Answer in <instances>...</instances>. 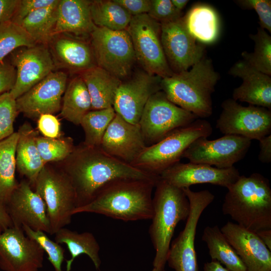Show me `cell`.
<instances>
[{"instance_id":"5bb4252c","label":"cell","mask_w":271,"mask_h":271,"mask_svg":"<svg viewBox=\"0 0 271 271\" xmlns=\"http://www.w3.org/2000/svg\"><path fill=\"white\" fill-rule=\"evenodd\" d=\"M161 24L162 45L174 73L188 70L204 56V46L188 32L183 17Z\"/></svg>"},{"instance_id":"f5cc1de1","label":"cell","mask_w":271,"mask_h":271,"mask_svg":"<svg viewBox=\"0 0 271 271\" xmlns=\"http://www.w3.org/2000/svg\"><path fill=\"white\" fill-rule=\"evenodd\" d=\"M171 2L174 6L180 11H182L189 3L188 0H171Z\"/></svg>"},{"instance_id":"f6af8a7d","label":"cell","mask_w":271,"mask_h":271,"mask_svg":"<svg viewBox=\"0 0 271 271\" xmlns=\"http://www.w3.org/2000/svg\"><path fill=\"white\" fill-rule=\"evenodd\" d=\"M16 76V69L11 63L0 62V94L13 88Z\"/></svg>"},{"instance_id":"e575fe53","label":"cell","mask_w":271,"mask_h":271,"mask_svg":"<svg viewBox=\"0 0 271 271\" xmlns=\"http://www.w3.org/2000/svg\"><path fill=\"white\" fill-rule=\"evenodd\" d=\"M115 114L112 106L87 112L80 124L85 133L83 144L88 147H100L105 132Z\"/></svg>"},{"instance_id":"681fc988","label":"cell","mask_w":271,"mask_h":271,"mask_svg":"<svg viewBox=\"0 0 271 271\" xmlns=\"http://www.w3.org/2000/svg\"><path fill=\"white\" fill-rule=\"evenodd\" d=\"M13 226V223L6 206L0 202V233Z\"/></svg>"},{"instance_id":"7bdbcfd3","label":"cell","mask_w":271,"mask_h":271,"mask_svg":"<svg viewBox=\"0 0 271 271\" xmlns=\"http://www.w3.org/2000/svg\"><path fill=\"white\" fill-rule=\"evenodd\" d=\"M58 0H19L11 20L19 25L29 14L43 8L51 6Z\"/></svg>"},{"instance_id":"f1b7e54d","label":"cell","mask_w":271,"mask_h":271,"mask_svg":"<svg viewBox=\"0 0 271 271\" xmlns=\"http://www.w3.org/2000/svg\"><path fill=\"white\" fill-rule=\"evenodd\" d=\"M183 18L188 32L197 41L210 44L217 40L219 32V19L211 7L195 6Z\"/></svg>"},{"instance_id":"8d00e7d4","label":"cell","mask_w":271,"mask_h":271,"mask_svg":"<svg viewBox=\"0 0 271 271\" xmlns=\"http://www.w3.org/2000/svg\"><path fill=\"white\" fill-rule=\"evenodd\" d=\"M37 43L20 25L11 21L0 24V62L18 48Z\"/></svg>"},{"instance_id":"f35d334b","label":"cell","mask_w":271,"mask_h":271,"mask_svg":"<svg viewBox=\"0 0 271 271\" xmlns=\"http://www.w3.org/2000/svg\"><path fill=\"white\" fill-rule=\"evenodd\" d=\"M22 228L26 235L35 241L47 253L54 271H62L61 265L65 250L60 244L50 239L44 231L33 230L26 225H23Z\"/></svg>"},{"instance_id":"8fae6325","label":"cell","mask_w":271,"mask_h":271,"mask_svg":"<svg viewBox=\"0 0 271 271\" xmlns=\"http://www.w3.org/2000/svg\"><path fill=\"white\" fill-rule=\"evenodd\" d=\"M190 210L183 230L171 243L167 262L175 271H198L195 238L199 219L203 211L213 201L214 195L208 190L183 189Z\"/></svg>"},{"instance_id":"7c38bea8","label":"cell","mask_w":271,"mask_h":271,"mask_svg":"<svg viewBox=\"0 0 271 271\" xmlns=\"http://www.w3.org/2000/svg\"><path fill=\"white\" fill-rule=\"evenodd\" d=\"M216 127L224 134H234L259 141L271 132V110L249 105L243 106L232 98L221 104Z\"/></svg>"},{"instance_id":"5b68a950","label":"cell","mask_w":271,"mask_h":271,"mask_svg":"<svg viewBox=\"0 0 271 271\" xmlns=\"http://www.w3.org/2000/svg\"><path fill=\"white\" fill-rule=\"evenodd\" d=\"M153 197V215L149 234L156 251L155 267H165L176 227L186 220L190 207L183 189L160 179Z\"/></svg>"},{"instance_id":"816d5d0a","label":"cell","mask_w":271,"mask_h":271,"mask_svg":"<svg viewBox=\"0 0 271 271\" xmlns=\"http://www.w3.org/2000/svg\"><path fill=\"white\" fill-rule=\"evenodd\" d=\"M256 233L268 249L271 251V229L262 230Z\"/></svg>"},{"instance_id":"4dcf8cb0","label":"cell","mask_w":271,"mask_h":271,"mask_svg":"<svg viewBox=\"0 0 271 271\" xmlns=\"http://www.w3.org/2000/svg\"><path fill=\"white\" fill-rule=\"evenodd\" d=\"M202 239L206 243L212 260L223 264L229 271H246L245 266L218 225L204 228Z\"/></svg>"},{"instance_id":"484cf974","label":"cell","mask_w":271,"mask_h":271,"mask_svg":"<svg viewBox=\"0 0 271 271\" xmlns=\"http://www.w3.org/2000/svg\"><path fill=\"white\" fill-rule=\"evenodd\" d=\"M79 75L89 92L91 110L113 106L115 93L121 80L97 66L80 73Z\"/></svg>"},{"instance_id":"6da1fadb","label":"cell","mask_w":271,"mask_h":271,"mask_svg":"<svg viewBox=\"0 0 271 271\" xmlns=\"http://www.w3.org/2000/svg\"><path fill=\"white\" fill-rule=\"evenodd\" d=\"M65 160L63 172L74 189L76 208L90 202L103 187L114 181H157L160 178V176L146 173L107 154L100 147H88L83 144L74 148Z\"/></svg>"},{"instance_id":"ba28073f","label":"cell","mask_w":271,"mask_h":271,"mask_svg":"<svg viewBox=\"0 0 271 271\" xmlns=\"http://www.w3.org/2000/svg\"><path fill=\"white\" fill-rule=\"evenodd\" d=\"M136 61L144 70L162 78L174 73L166 60L161 43V24L147 14L132 16L126 29Z\"/></svg>"},{"instance_id":"cb8c5ba5","label":"cell","mask_w":271,"mask_h":271,"mask_svg":"<svg viewBox=\"0 0 271 271\" xmlns=\"http://www.w3.org/2000/svg\"><path fill=\"white\" fill-rule=\"evenodd\" d=\"M229 75L240 78L242 84L235 88L232 99L271 109V77L251 67L243 60L236 62Z\"/></svg>"},{"instance_id":"7a4b0ae2","label":"cell","mask_w":271,"mask_h":271,"mask_svg":"<svg viewBox=\"0 0 271 271\" xmlns=\"http://www.w3.org/2000/svg\"><path fill=\"white\" fill-rule=\"evenodd\" d=\"M158 180L126 179L112 182L90 202L75 209L73 215L93 213L123 221L151 219L152 192Z\"/></svg>"},{"instance_id":"d590c367","label":"cell","mask_w":271,"mask_h":271,"mask_svg":"<svg viewBox=\"0 0 271 271\" xmlns=\"http://www.w3.org/2000/svg\"><path fill=\"white\" fill-rule=\"evenodd\" d=\"M254 42L252 53L243 51L241 55L244 61L254 69L271 76V36L260 27L257 33L249 35Z\"/></svg>"},{"instance_id":"836d02e7","label":"cell","mask_w":271,"mask_h":271,"mask_svg":"<svg viewBox=\"0 0 271 271\" xmlns=\"http://www.w3.org/2000/svg\"><path fill=\"white\" fill-rule=\"evenodd\" d=\"M90 11L95 26L113 31L126 30L132 17L114 0L91 1Z\"/></svg>"},{"instance_id":"f907efd6","label":"cell","mask_w":271,"mask_h":271,"mask_svg":"<svg viewBox=\"0 0 271 271\" xmlns=\"http://www.w3.org/2000/svg\"><path fill=\"white\" fill-rule=\"evenodd\" d=\"M203 271H229L220 262L212 260L204 264Z\"/></svg>"},{"instance_id":"4fadbf2b","label":"cell","mask_w":271,"mask_h":271,"mask_svg":"<svg viewBox=\"0 0 271 271\" xmlns=\"http://www.w3.org/2000/svg\"><path fill=\"white\" fill-rule=\"evenodd\" d=\"M251 141L234 134H224L213 140L200 137L189 146L182 158H187L191 163L228 169L233 167L235 163L245 157L250 148Z\"/></svg>"},{"instance_id":"603a6c76","label":"cell","mask_w":271,"mask_h":271,"mask_svg":"<svg viewBox=\"0 0 271 271\" xmlns=\"http://www.w3.org/2000/svg\"><path fill=\"white\" fill-rule=\"evenodd\" d=\"M220 230L245 266L246 271H271V251L255 232L230 221Z\"/></svg>"},{"instance_id":"e0dca14e","label":"cell","mask_w":271,"mask_h":271,"mask_svg":"<svg viewBox=\"0 0 271 271\" xmlns=\"http://www.w3.org/2000/svg\"><path fill=\"white\" fill-rule=\"evenodd\" d=\"M11 54V63L16 69L17 76L9 93L16 100L56 71L47 45L36 44L31 47H20Z\"/></svg>"},{"instance_id":"3957f363","label":"cell","mask_w":271,"mask_h":271,"mask_svg":"<svg viewBox=\"0 0 271 271\" xmlns=\"http://www.w3.org/2000/svg\"><path fill=\"white\" fill-rule=\"evenodd\" d=\"M227 189L222 206L223 214L255 233L271 229V188L267 178L257 173L240 175Z\"/></svg>"},{"instance_id":"d6a6232c","label":"cell","mask_w":271,"mask_h":271,"mask_svg":"<svg viewBox=\"0 0 271 271\" xmlns=\"http://www.w3.org/2000/svg\"><path fill=\"white\" fill-rule=\"evenodd\" d=\"M59 0L54 5L38 9L27 16L21 23L24 30L37 44L47 46L54 35Z\"/></svg>"},{"instance_id":"bcb514c9","label":"cell","mask_w":271,"mask_h":271,"mask_svg":"<svg viewBox=\"0 0 271 271\" xmlns=\"http://www.w3.org/2000/svg\"><path fill=\"white\" fill-rule=\"evenodd\" d=\"M124 9L132 17L148 14L151 0H114Z\"/></svg>"},{"instance_id":"db71d44e","label":"cell","mask_w":271,"mask_h":271,"mask_svg":"<svg viewBox=\"0 0 271 271\" xmlns=\"http://www.w3.org/2000/svg\"><path fill=\"white\" fill-rule=\"evenodd\" d=\"M152 271H165V267H154Z\"/></svg>"},{"instance_id":"ab89813d","label":"cell","mask_w":271,"mask_h":271,"mask_svg":"<svg viewBox=\"0 0 271 271\" xmlns=\"http://www.w3.org/2000/svg\"><path fill=\"white\" fill-rule=\"evenodd\" d=\"M19 112L16 100L6 92L0 94V141L14 132V122Z\"/></svg>"},{"instance_id":"9a60e30c","label":"cell","mask_w":271,"mask_h":271,"mask_svg":"<svg viewBox=\"0 0 271 271\" xmlns=\"http://www.w3.org/2000/svg\"><path fill=\"white\" fill-rule=\"evenodd\" d=\"M44 254L22 227L13 226L0 233V267L4 271H38Z\"/></svg>"},{"instance_id":"1f68e13d","label":"cell","mask_w":271,"mask_h":271,"mask_svg":"<svg viewBox=\"0 0 271 271\" xmlns=\"http://www.w3.org/2000/svg\"><path fill=\"white\" fill-rule=\"evenodd\" d=\"M18 132L0 141V202L7 205L18 184L15 178Z\"/></svg>"},{"instance_id":"f546056e","label":"cell","mask_w":271,"mask_h":271,"mask_svg":"<svg viewBox=\"0 0 271 271\" xmlns=\"http://www.w3.org/2000/svg\"><path fill=\"white\" fill-rule=\"evenodd\" d=\"M61 115L78 125L83 116L91 110V98L86 86L78 75L67 85L62 98Z\"/></svg>"},{"instance_id":"30bf717a","label":"cell","mask_w":271,"mask_h":271,"mask_svg":"<svg viewBox=\"0 0 271 271\" xmlns=\"http://www.w3.org/2000/svg\"><path fill=\"white\" fill-rule=\"evenodd\" d=\"M198 118L195 114L170 101L161 90L148 100L139 124L146 145L150 146Z\"/></svg>"},{"instance_id":"b9f144b4","label":"cell","mask_w":271,"mask_h":271,"mask_svg":"<svg viewBox=\"0 0 271 271\" xmlns=\"http://www.w3.org/2000/svg\"><path fill=\"white\" fill-rule=\"evenodd\" d=\"M235 2L241 8L254 10L258 15L260 27L271 33L270 0H239Z\"/></svg>"},{"instance_id":"74e56055","label":"cell","mask_w":271,"mask_h":271,"mask_svg":"<svg viewBox=\"0 0 271 271\" xmlns=\"http://www.w3.org/2000/svg\"><path fill=\"white\" fill-rule=\"evenodd\" d=\"M36 143L45 164L49 162L66 160L74 149L71 138L51 139L37 136Z\"/></svg>"},{"instance_id":"d4e9b609","label":"cell","mask_w":271,"mask_h":271,"mask_svg":"<svg viewBox=\"0 0 271 271\" xmlns=\"http://www.w3.org/2000/svg\"><path fill=\"white\" fill-rule=\"evenodd\" d=\"M91 1L59 0L54 35L65 33L87 40L95 25L90 11Z\"/></svg>"},{"instance_id":"ee69618b","label":"cell","mask_w":271,"mask_h":271,"mask_svg":"<svg viewBox=\"0 0 271 271\" xmlns=\"http://www.w3.org/2000/svg\"><path fill=\"white\" fill-rule=\"evenodd\" d=\"M38 128L44 137L57 139L60 134V124L52 114H43L38 117Z\"/></svg>"},{"instance_id":"c3c4849f","label":"cell","mask_w":271,"mask_h":271,"mask_svg":"<svg viewBox=\"0 0 271 271\" xmlns=\"http://www.w3.org/2000/svg\"><path fill=\"white\" fill-rule=\"evenodd\" d=\"M260 151L258 155L259 160L263 163H270L271 162V134H269L259 141Z\"/></svg>"},{"instance_id":"9c48e42d","label":"cell","mask_w":271,"mask_h":271,"mask_svg":"<svg viewBox=\"0 0 271 271\" xmlns=\"http://www.w3.org/2000/svg\"><path fill=\"white\" fill-rule=\"evenodd\" d=\"M96 65L122 81L130 76L135 62L127 32L95 26L90 36Z\"/></svg>"},{"instance_id":"7402d4cb","label":"cell","mask_w":271,"mask_h":271,"mask_svg":"<svg viewBox=\"0 0 271 271\" xmlns=\"http://www.w3.org/2000/svg\"><path fill=\"white\" fill-rule=\"evenodd\" d=\"M55 70L80 73L96 65L90 42L65 33L53 35L47 44Z\"/></svg>"},{"instance_id":"277c9868","label":"cell","mask_w":271,"mask_h":271,"mask_svg":"<svg viewBox=\"0 0 271 271\" xmlns=\"http://www.w3.org/2000/svg\"><path fill=\"white\" fill-rule=\"evenodd\" d=\"M219 79L211 60L204 56L189 70L162 78L161 90L175 104L204 118L212 113L211 94Z\"/></svg>"},{"instance_id":"2e32d148","label":"cell","mask_w":271,"mask_h":271,"mask_svg":"<svg viewBox=\"0 0 271 271\" xmlns=\"http://www.w3.org/2000/svg\"><path fill=\"white\" fill-rule=\"evenodd\" d=\"M162 78L140 71L121 81L115 93L113 107L125 120L139 124L150 97L161 90Z\"/></svg>"},{"instance_id":"52a82bcc","label":"cell","mask_w":271,"mask_h":271,"mask_svg":"<svg viewBox=\"0 0 271 271\" xmlns=\"http://www.w3.org/2000/svg\"><path fill=\"white\" fill-rule=\"evenodd\" d=\"M35 192L44 201L50 226V234L71 223L76 208V194L66 174L45 166L34 184Z\"/></svg>"},{"instance_id":"d6986e66","label":"cell","mask_w":271,"mask_h":271,"mask_svg":"<svg viewBox=\"0 0 271 271\" xmlns=\"http://www.w3.org/2000/svg\"><path fill=\"white\" fill-rule=\"evenodd\" d=\"M13 226L26 225L35 230L50 234L46 204L31 187L28 181H22L13 191L6 205Z\"/></svg>"},{"instance_id":"44dd1931","label":"cell","mask_w":271,"mask_h":271,"mask_svg":"<svg viewBox=\"0 0 271 271\" xmlns=\"http://www.w3.org/2000/svg\"><path fill=\"white\" fill-rule=\"evenodd\" d=\"M146 147L139 124L129 122L116 113L100 146L107 154L129 164Z\"/></svg>"},{"instance_id":"ac0fdd59","label":"cell","mask_w":271,"mask_h":271,"mask_svg":"<svg viewBox=\"0 0 271 271\" xmlns=\"http://www.w3.org/2000/svg\"><path fill=\"white\" fill-rule=\"evenodd\" d=\"M67 82L65 72L59 70L52 72L16 99L18 112L29 117L57 112L61 107L62 96Z\"/></svg>"},{"instance_id":"83f0119b","label":"cell","mask_w":271,"mask_h":271,"mask_svg":"<svg viewBox=\"0 0 271 271\" xmlns=\"http://www.w3.org/2000/svg\"><path fill=\"white\" fill-rule=\"evenodd\" d=\"M55 241L64 243L71 254V258L66 261V271H70L74 259L82 254H86L93 263L96 269H99L101 259L99 255V245L92 233H78L63 227L55 234Z\"/></svg>"},{"instance_id":"60d3db41","label":"cell","mask_w":271,"mask_h":271,"mask_svg":"<svg viewBox=\"0 0 271 271\" xmlns=\"http://www.w3.org/2000/svg\"><path fill=\"white\" fill-rule=\"evenodd\" d=\"M160 24L173 21L182 17V11L178 10L171 0H151L147 14Z\"/></svg>"},{"instance_id":"ffe728a7","label":"cell","mask_w":271,"mask_h":271,"mask_svg":"<svg viewBox=\"0 0 271 271\" xmlns=\"http://www.w3.org/2000/svg\"><path fill=\"white\" fill-rule=\"evenodd\" d=\"M240 176L234 166L219 169L206 164L179 162L163 171L160 177L171 185L183 189L199 184H211L227 188Z\"/></svg>"},{"instance_id":"4316f807","label":"cell","mask_w":271,"mask_h":271,"mask_svg":"<svg viewBox=\"0 0 271 271\" xmlns=\"http://www.w3.org/2000/svg\"><path fill=\"white\" fill-rule=\"evenodd\" d=\"M16 149V166L19 172L34 185L39 173L45 166L38 151L36 138L37 132L28 123L19 128Z\"/></svg>"},{"instance_id":"7dc6e473","label":"cell","mask_w":271,"mask_h":271,"mask_svg":"<svg viewBox=\"0 0 271 271\" xmlns=\"http://www.w3.org/2000/svg\"><path fill=\"white\" fill-rule=\"evenodd\" d=\"M19 0H0V24L11 21Z\"/></svg>"},{"instance_id":"8992f818","label":"cell","mask_w":271,"mask_h":271,"mask_svg":"<svg viewBox=\"0 0 271 271\" xmlns=\"http://www.w3.org/2000/svg\"><path fill=\"white\" fill-rule=\"evenodd\" d=\"M212 131L210 122L198 118L174 130L157 143L147 146L130 165L146 173L160 176L165 170L180 162L184 152L195 140L208 138Z\"/></svg>"}]
</instances>
